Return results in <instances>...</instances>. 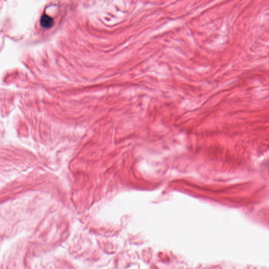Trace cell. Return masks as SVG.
<instances>
[{"mask_svg":"<svg viewBox=\"0 0 269 269\" xmlns=\"http://www.w3.org/2000/svg\"><path fill=\"white\" fill-rule=\"evenodd\" d=\"M53 19L47 14H44L41 16V20H40V24L43 28H49L53 26Z\"/></svg>","mask_w":269,"mask_h":269,"instance_id":"6da1fadb","label":"cell"}]
</instances>
